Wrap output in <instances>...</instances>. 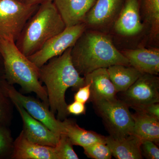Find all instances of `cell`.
Here are the masks:
<instances>
[{
  "label": "cell",
  "mask_w": 159,
  "mask_h": 159,
  "mask_svg": "<svg viewBox=\"0 0 159 159\" xmlns=\"http://www.w3.org/2000/svg\"><path fill=\"white\" fill-rule=\"evenodd\" d=\"M72 48L39 68V80L45 84L49 108L61 121L69 115L65 99L67 90L72 88L77 91L85 84V78L80 76L72 61Z\"/></svg>",
  "instance_id": "1"
},
{
  "label": "cell",
  "mask_w": 159,
  "mask_h": 159,
  "mask_svg": "<svg viewBox=\"0 0 159 159\" xmlns=\"http://www.w3.org/2000/svg\"><path fill=\"white\" fill-rule=\"evenodd\" d=\"M71 55L74 66L80 75L84 76L111 66H130L128 59L111 41L98 33H83L72 47Z\"/></svg>",
  "instance_id": "2"
},
{
  "label": "cell",
  "mask_w": 159,
  "mask_h": 159,
  "mask_svg": "<svg viewBox=\"0 0 159 159\" xmlns=\"http://www.w3.org/2000/svg\"><path fill=\"white\" fill-rule=\"evenodd\" d=\"M0 55L4 77L10 84H17L26 93H34L49 107L48 94L39 78V68L18 48L12 40L0 39Z\"/></svg>",
  "instance_id": "3"
},
{
  "label": "cell",
  "mask_w": 159,
  "mask_h": 159,
  "mask_svg": "<svg viewBox=\"0 0 159 159\" xmlns=\"http://www.w3.org/2000/svg\"><path fill=\"white\" fill-rule=\"evenodd\" d=\"M66 27L53 1L45 2L39 5L27 21L16 44L23 54L29 57Z\"/></svg>",
  "instance_id": "4"
},
{
  "label": "cell",
  "mask_w": 159,
  "mask_h": 159,
  "mask_svg": "<svg viewBox=\"0 0 159 159\" xmlns=\"http://www.w3.org/2000/svg\"><path fill=\"white\" fill-rule=\"evenodd\" d=\"M93 102L111 136L120 138L132 134L134 125L132 114L125 102L117 97Z\"/></svg>",
  "instance_id": "5"
},
{
  "label": "cell",
  "mask_w": 159,
  "mask_h": 159,
  "mask_svg": "<svg viewBox=\"0 0 159 159\" xmlns=\"http://www.w3.org/2000/svg\"><path fill=\"white\" fill-rule=\"evenodd\" d=\"M39 6L27 4L23 0H0V39L16 42Z\"/></svg>",
  "instance_id": "6"
},
{
  "label": "cell",
  "mask_w": 159,
  "mask_h": 159,
  "mask_svg": "<svg viewBox=\"0 0 159 159\" xmlns=\"http://www.w3.org/2000/svg\"><path fill=\"white\" fill-rule=\"evenodd\" d=\"M0 87L12 102L22 107L32 117L46 125L57 134L63 133L62 121L56 118L48 106L33 97L26 96L17 90L4 78L0 77Z\"/></svg>",
  "instance_id": "7"
},
{
  "label": "cell",
  "mask_w": 159,
  "mask_h": 159,
  "mask_svg": "<svg viewBox=\"0 0 159 159\" xmlns=\"http://www.w3.org/2000/svg\"><path fill=\"white\" fill-rule=\"evenodd\" d=\"M84 31L85 25L82 23L66 27L62 32L51 38L28 58L39 68L51 58L61 55L73 47Z\"/></svg>",
  "instance_id": "8"
},
{
  "label": "cell",
  "mask_w": 159,
  "mask_h": 159,
  "mask_svg": "<svg viewBox=\"0 0 159 159\" xmlns=\"http://www.w3.org/2000/svg\"><path fill=\"white\" fill-rule=\"evenodd\" d=\"M121 93L120 99L133 109L159 102V78L154 75L142 74L128 89Z\"/></svg>",
  "instance_id": "9"
},
{
  "label": "cell",
  "mask_w": 159,
  "mask_h": 159,
  "mask_svg": "<svg viewBox=\"0 0 159 159\" xmlns=\"http://www.w3.org/2000/svg\"><path fill=\"white\" fill-rule=\"evenodd\" d=\"M12 102L22 120V131L26 138L29 141L39 145L55 147L60 135L55 133L44 124L31 116L19 104Z\"/></svg>",
  "instance_id": "10"
},
{
  "label": "cell",
  "mask_w": 159,
  "mask_h": 159,
  "mask_svg": "<svg viewBox=\"0 0 159 159\" xmlns=\"http://www.w3.org/2000/svg\"><path fill=\"white\" fill-rule=\"evenodd\" d=\"M11 159H57L54 147L45 146L28 140L23 132L14 141Z\"/></svg>",
  "instance_id": "11"
},
{
  "label": "cell",
  "mask_w": 159,
  "mask_h": 159,
  "mask_svg": "<svg viewBox=\"0 0 159 159\" xmlns=\"http://www.w3.org/2000/svg\"><path fill=\"white\" fill-rule=\"evenodd\" d=\"M96 0H53L66 27L82 23Z\"/></svg>",
  "instance_id": "12"
},
{
  "label": "cell",
  "mask_w": 159,
  "mask_h": 159,
  "mask_svg": "<svg viewBox=\"0 0 159 159\" xmlns=\"http://www.w3.org/2000/svg\"><path fill=\"white\" fill-rule=\"evenodd\" d=\"M143 28L139 14V0H125L115 23V30L119 34L131 36L139 34Z\"/></svg>",
  "instance_id": "13"
},
{
  "label": "cell",
  "mask_w": 159,
  "mask_h": 159,
  "mask_svg": "<svg viewBox=\"0 0 159 159\" xmlns=\"http://www.w3.org/2000/svg\"><path fill=\"white\" fill-rule=\"evenodd\" d=\"M121 53L129 65L143 74L157 75L159 73V51L144 48L125 50Z\"/></svg>",
  "instance_id": "14"
},
{
  "label": "cell",
  "mask_w": 159,
  "mask_h": 159,
  "mask_svg": "<svg viewBox=\"0 0 159 159\" xmlns=\"http://www.w3.org/2000/svg\"><path fill=\"white\" fill-rule=\"evenodd\" d=\"M85 84H90L92 102L116 98L118 92L109 77L107 68L97 69L84 76Z\"/></svg>",
  "instance_id": "15"
},
{
  "label": "cell",
  "mask_w": 159,
  "mask_h": 159,
  "mask_svg": "<svg viewBox=\"0 0 159 159\" xmlns=\"http://www.w3.org/2000/svg\"><path fill=\"white\" fill-rule=\"evenodd\" d=\"M106 144L109 147L112 155L118 159H141V141L131 134L120 138L106 137Z\"/></svg>",
  "instance_id": "16"
},
{
  "label": "cell",
  "mask_w": 159,
  "mask_h": 159,
  "mask_svg": "<svg viewBox=\"0 0 159 159\" xmlns=\"http://www.w3.org/2000/svg\"><path fill=\"white\" fill-rule=\"evenodd\" d=\"M134 121L132 134L141 141L159 142V120L143 112L136 111L132 114Z\"/></svg>",
  "instance_id": "17"
},
{
  "label": "cell",
  "mask_w": 159,
  "mask_h": 159,
  "mask_svg": "<svg viewBox=\"0 0 159 159\" xmlns=\"http://www.w3.org/2000/svg\"><path fill=\"white\" fill-rule=\"evenodd\" d=\"M64 132L70 139L73 145L81 146L83 148L99 142H106V137L93 131L81 128L71 119L62 120Z\"/></svg>",
  "instance_id": "18"
},
{
  "label": "cell",
  "mask_w": 159,
  "mask_h": 159,
  "mask_svg": "<svg viewBox=\"0 0 159 159\" xmlns=\"http://www.w3.org/2000/svg\"><path fill=\"white\" fill-rule=\"evenodd\" d=\"M107 70L118 93L126 91L143 74L133 67L122 65L110 66Z\"/></svg>",
  "instance_id": "19"
},
{
  "label": "cell",
  "mask_w": 159,
  "mask_h": 159,
  "mask_svg": "<svg viewBox=\"0 0 159 159\" xmlns=\"http://www.w3.org/2000/svg\"><path fill=\"white\" fill-rule=\"evenodd\" d=\"M123 0H96L86 16L90 25L104 24L111 18L119 8Z\"/></svg>",
  "instance_id": "20"
},
{
  "label": "cell",
  "mask_w": 159,
  "mask_h": 159,
  "mask_svg": "<svg viewBox=\"0 0 159 159\" xmlns=\"http://www.w3.org/2000/svg\"><path fill=\"white\" fill-rule=\"evenodd\" d=\"M14 141L9 126L0 123V159H11Z\"/></svg>",
  "instance_id": "21"
},
{
  "label": "cell",
  "mask_w": 159,
  "mask_h": 159,
  "mask_svg": "<svg viewBox=\"0 0 159 159\" xmlns=\"http://www.w3.org/2000/svg\"><path fill=\"white\" fill-rule=\"evenodd\" d=\"M142 3L152 31L157 34L159 28V0H142Z\"/></svg>",
  "instance_id": "22"
},
{
  "label": "cell",
  "mask_w": 159,
  "mask_h": 159,
  "mask_svg": "<svg viewBox=\"0 0 159 159\" xmlns=\"http://www.w3.org/2000/svg\"><path fill=\"white\" fill-rule=\"evenodd\" d=\"M73 145L66 134H61L58 142L54 147L57 159H79L74 151Z\"/></svg>",
  "instance_id": "23"
},
{
  "label": "cell",
  "mask_w": 159,
  "mask_h": 159,
  "mask_svg": "<svg viewBox=\"0 0 159 159\" xmlns=\"http://www.w3.org/2000/svg\"><path fill=\"white\" fill-rule=\"evenodd\" d=\"M14 105L0 87V123L9 126L13 119Z\"/></svg>",
  "instance_id": "24"
},
{
  "label": "cell",
  "mask_w": 159,
  "mask_h": 159,
  "mask_svg": "<svg viewBox=\"0 0 159 159\" xmlns=\"http://www.w3.org/2000/svg\"><path fill=\"white\" fill-rule=\"evenodd\" d=\"M83 148L84 154L91 158L110 159L112 156L106 142H97Z\"/></svg>",
  "instance_id": "25"
},
{
  "label": "cell",
  "mask_w": 159,
  "mask_h": 159,
  "mask_svg": "<svg viewBox=\"0 0 159 159\" xmlns=\"http://www.w3.org/2000/svg\"><path fill=\"white\" fill-rule=\"evenodd\" d=\"M141 152L142 156L148 159H159V149L157 144L150 140H143L141 142Z\"/></svg>",
  "instance_id": "26"
},
{
  "label": "cell",
  "mask_w": 159,
  "mask_h": 159,
  "mask_svg": "<svg viewBox=\"0 0 159 159\" xmlns=\"http://www.w3.org/2000/svg\"><path fill=\"white\" fill-rule=\"evenodd\" d=\"M90 96V84L89 83H86L85 85L77 90L74 95V100L85 104L89 101Z\"/></svg>",
  "instance_id": "27"
},
{
  "label": "cell",
  "mask_w": 159,
  "mask_h": 159,
  "mask_svg": "<svg viewBox=\"0 0 159 159\" xmlns=\"http://www.w3.org/2000/svg\"><path fill=\"white\" fill-rule=\"evenodd\" d=\"M134 110L135 111L143 112L159 120V102L151 103L148 105L141 107L139 108L134 109Z\"/></svg>",
  "instance_id": "28"
},
{
  "label": "cell",
  "mask_w": 159,
  "mask_h": 159,
  "mask_svg": "<svg viewBox=\"0 0 159 159\" xmlns=\"http://www.w3.org/2000/svg\"><path fill=\"white\" fill-rule=\"evenodd\" d=\"M67 111L69 114H72L74 116L84 115L86 112L85 104L74 101L70 104L67 105Z\"/></svg>",
  "instance_id": "29"
},
{
  "label": "cell",
  "mask_w": 159,
  "mask_h": 159,
  "mask_svg": "<svg viewBox=\"0 0 159 159\" xmlns=\"http://www.w3.org/2000/svg\"><path fill=\"white\" fill-rule=\"evenodd\" d=\"M24 2L28 4L32 5H40L42 3L53 0H23Z\"/></svg>",
  "instance_id": "30"
},
{
  "label": "cell",
  "mask_w": 159,
  "mask_h": 159,
  "mask_svg": "<svg viewBox=\"0 0 159 159\" xmlns=\"http://www.w3.org/2000/svg\"><path fill=\"white\" fill-rule=\"evenodd\" d=\"M4 69L2 59L0 55V77L4 76Z\"/></svg>",
  "instance_id": "31"
}]
</instances>
